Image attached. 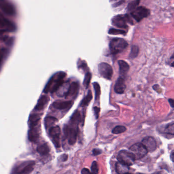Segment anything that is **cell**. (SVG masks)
Listing matches in <instances>:
<instances>
[{
  "mask_svg": "<svg viewBox=\"0 0 174 174\" xmlns=\"http://www.w3.org/2000/svg\"><path fill=\"white\" fill-rule=\"evenodd\" d=\"M118 161L128 166H131L134 163V156L130 151L123 150L119 152L117 156Z\"/></svg>",
  "mask_w": 174,
  "mask_h": 174,
  "instance_id": "obj_4",
  "label": "cell"
},
{
  "mask_svg": "<svg viewBox=\"0 0 174 174\" xmlns=\"http://www.w3.org/2000/svg\"><path fill=\"white\" fill-rule=\"evenodd\" d=\"M73 102L71 101H55L53 103V106L58 110L69 109L73 106Z\"/></svg>",
  "mask_w": 174,
  "mask_h": 174,
  "instance_id": "obj_15",
  "label": "cell"
},
{
  "mask_svg": "<svg viewBox=\"0 0 174 174\" xmlns=\"http://www.w3.org/2000/svg\"><path fill=\"white\" fill-rule=\"evenodd\" d=\"M108 34L110 35H125L126 34V32L124 30L111 28L109 30Z\"/></svg>",
  "mask_w": 174,
  "mask_h": 174,
  "instance_id": "obj_34",
  "label": "cell"
},
{
  "mask_svg": "<svg viewBox=\"0 0 174 174\" xmlns=\"http://www.w3.org/2000/svg\"><path fill=\"white\" fill-rule=\"evenodd\" d=\"M140 2V0H133L128 4L127 9L129 11H132L138 6Z\"/></svg>",
  "mask_w": 174,
  "mask_h": 174,
  "instance_id": "obj_33",
  "label": "cell"
},
{
  "mask_svg": "<svg viewBox=\"0 0 174 174\" xmlns=\"http://www.w3.org/2000/svg\"><path fill=\"white\" fill-rule=\"evenodd\" d=\"M28 131V139L32 142H36L40 136V125L29 127Z\"/></svg>",
  "mask_w": 174,
  "mask_h": 174,
  "instance_id": "obj_13",
  "label": "cell"
},
{
  "mask_svg": "<svg viewBox=\"0 0 174 174\" xmlns=\"http://www.w3.org/2000/svg\"><path fill=\"white\" fill-rule=\"evenodd\" d=\"M129 151L134 156L135 160L144 158L148 153L146 148L141 143H136L129 148Z\"/></svg>",
  "mask_w": 174,
  "mask_h": 174,
  "instance_id": "obj_5",
  "label": "cell"
},
{
  "mask_svg": "<svg viewBox=\"0 0 174 174\" xmlns=\"http://www.w3.org/2000/svg\"><path fill=\"white\" fill-rule=\"evenodd\" d=\"M91 73L89 72H87V73L85 74V77H84V81H83V85L85 87L86 89H87L89 86V83L91 82Z\"/></svg>",
  "mask_w": 174,
  "mask_h": 174,
  "instance_id": "obj_32",
  "label": "cell"
},
{
  "mask_svg": "<svg viewBox=\"0 0 174 174\" xmlns=\"http://www.w3.org/2000/svg\"><path fill=\"white\" fill-rule=\"evenodd\" d=\"M119 69H120V73L122 75H125L129 69V65L127 62L124 60H119Z\"/></svg>",
  "mask_w": 174,
  "mask_h": 174,
  "instance_id": "obj_20",
  "label": "cell"
},
{
  "mask_svg": "<svg viewBox=\"0 0 174 174\" xmlns=\"http://www.w3.org/2000/svg\"><path fill=\"white\" fill-rule=\"evenodd\" d=\"M40 117L38 114H32L30 115L29 119V127L34 126L40 125Z\"/></svg>",
  "mask_w": 174,
  "mask_h": 174,
  "instance_id": "obj_21",
  "label": "cell"
},
{
  "mask_svg": "<svg viewBox=\"0 0 174 174\" xmlns=\"http://www.w3.org/2000/svg\"><path fill=\"white\" fill-rule=\"evenodd\" d=\"M50 98L47 95H42L38 101L35 107V110L41 111L44 110L49 101Z\"/></svg>",
  "mask_w": 174,
  "mask_h": 174,
  "instance_id": "obj_18",
  "label": "cell"
},
{
  "mask_svg": "<svg viewBox=\"0 0 174 174\" xmlns=\"http://www.w3.org/2000/svg\"><path fill=\"white\" fill-rule=\"evenodd\" d=\"M91 172L93 174H98L99 173V167L97 161H94L92 163L91 166Z\"/></svg>",
  "mask_w": 174,
  "mask_h": 174,
  "instance_id": "obj_35",
  "label": "cell"
},
{
  "mask_svg": "<svg viewBox=\"0 0 174 174\" xmlns=\"http://www.w3.org/2000/svg\"><path fill=\"white\" fill-rule=\"evenodd\" d=\"M81 173L82 174H89L91 173V172L88 168H84L81 170Z\"/></svg>",
  "mask_w": 174,
  "mask_h": 174,
  "instance_id": "obj_41",
  "label": "cell"
},
{
  "mask_svg": "<svg viewBox=\"0 0 174 174\" xmlns=\"http://www.w3.org/2000/svg\"><path fill=\"white\" fill-rule=\"evenodd\" d=\"M124 2H125V0H120L119 2H117L115 4H113V7H117V6H120L121 5L123 4Z\"/></svg>",
  "mask_w": 174,
  "mask_h": 174,
  "instance_id": "obj_39",
  "label": "cell"
},
{
  "mask_svg": "<svg viewBox=\"0 0 174 174\" xmlns=\"http://www.w3.org/2000/svg\"><path fill=\"white\" fill-rule=\"evenodd\" d=\"M126 88L124 79L122 77H119L115 85V91L118 94H123Z\"/></svg>",
  "mask_w": 174,
  "mask_h": 174,
  "instance_id": "obj_16",
  "label": "cell"
},
{
  "mask_svg": "<svg viewBox=\"0 0 174 174\" xmlns=\"http://www.w3.org/2000/svg\"><path fill=\"white\" fill-rule=\"evenodd\" d=\"M163 132L166 133V134H170L174 135V123L172 122V123H171V124H168V125H166V128H164Z\"/></svg>",
  "mask_w": 174,
  "mask_h": 174,
  "instance_id": "obj_31",
  "label": "cell"
},
{
  "mask_svg": "<svg viewBox=\"0 0 174 174\" xmlns=\"http://www.w3.org/2000/svg\"><path fill=\"white\" fill-rule=\"evenodd\" d=\"M0 9L8 16H13L16 14V8L8 0H0Z\"/></svg>",
  "mask_w": 174,
  "mask_h": 174,
  "instance_id": "obj_10",
  "label": "cell"
},
{
  "mask_svg": "<svg viewBox=\"0 0 174 174\" xmlns=\"http://www.w3.org/2000/svg\"><path fill=\"white\" fill-rule=\"evenodd\" d=\"M126 131V128L123 126H117L113 129L112 132L115 134H119L124 133Z\"/></svg>",
  "mask_w": 174,
  "mask_h": 174,
  "instance_id": "obj_30",
  "label": "cell"
},
{
  "mask_svg": "<svg viewBox=\"0 0 174 174\" xmlns=\"http://www.w3.org/2000/svg\"><path fill=\"white\" fill-rule=\"evenodd\" d=\"M127 42L121 38H116L111 40L109 44V49L111 53L116 54L121 53L128 47Z\"/></svg>",
  "mask_w": 174,
  "mask_h": 174,
  "instance_id": "obj_3",
  "label": "cell"
},
{
  "mask_svg": "<svg viewBox=\"0 0 174 174\" xmlns=\"http://www.w3.org/2000/svg\"><path fill=\"white\" fill-rule=\"evenodd\" d=\"M98 70L100 75L107 80H111L113 75V69L109 64L102 62L98 65Z\"/></svg>",
  "mask_w": 174,
  "mask_h": 174,
  "instance_id": "obj_8",
  "label": "cell"
},
{
  "mask_svg": "<svg viewBox=\"0 0 174 174\" xmlns=\"http://www.w3.org/2000/svg\"><path fill=\"white\" fill-rule=\"evenodd\" d=\"M69 86V84L67 82L65 83H63L57 90L58 91V95L61 97L63 96L65 97V95L67 93Z\"/></svg>",
  "mask_w": 174,
  "mask_h": 174,
  "instance_id": "obj_25",
  "label": "cell"
},
{
  "mask_svg": "<svg viewBox=\"0 0 174 174\" xmlns=\"http://www.w3.org/2000/svg\"><path fill=\"white\" fill-rule=\"evenodd\" d=\"M150 14V11L144 7H138L132 10L131 13L132 18L137 22H139L144 18H147Z\"/></svg>",
  "mask_w": 174,
  "mask_h": 174,
  "instance_id": "obj_7",
  "label": "cell"
},
{
  "mask_svg": "<svg viewBox=\"0 0 174 174\" xmlns=\"http://www.w3.org/2000/svg\"><path fill=\"white\" fill-rule=\"evenodd\" d=\"M5 55V54L4 51L0 48V70L1 69L2 64L3 63Z\"/></svg>",
  "mask_w": 174,
  "mask_h": 174,
  "instance_id": "obj_36",
  "label": "cell"
},
{
  "mask_svg": "<svg viewBox=\"0 0 174 174\" xmlns=\"http://www.w3.org/2000/svg\"><path fill=\"white\" fill-rule=\"evenodd\" d=\"M58 120L56 117L52 116L47 117L45 119V125L46 129L50 128L57 122Z\"/></svg>",
  "mask_w": 174,
  "mask_h": 174,
  "instance_id": "obj_24",
  "label": "cell"
},
{
  "mask_svg": "<svg viewBox=\"0 0 174 174\" xmlns=\"http://www.w3.org/2000/svg\"><path fill=\"white\" fill-rule=\"evenodd\" d=\"M50 151L49 145L47 143L41 144L37 148V152L40 154L45 156L48 154Z\"/></svg>",
  "mask_w": 174,
  "mask_h": 174,
  "instance_id": "obj_23",
  "label": "cell"
},
{
  "mask_svg": "<svg viewBox=\"0 0 174 174\" xmlns=\"http://www.w3.org/2000/svg\"><path fill=\"white\" fill-rule=\"evenodd\" d=\"M79 84L77 82H73L69 84V88L67 93L65 95V98L76 97L79 91Z\"/></svg>",
  "mask_w": 174,
  "mask_h": 174,
  "instance_id": "obj_17",
  "label": "cell"
},
{
  "mask_svg": "<svg viewBox=\"0 0 174 174\" xmlns=\"http://www.w3.org/2000/svg\"><path fill=\"white\" fill-rule=\"evenodd\" d=\"M0 16H2V14H1V13H0Z\"/></svg>",
  "mask_w": 174,
  "mask_h": 174,
  "instance_id": "obj_45",
  "label": "cell"
},
{
  "mask_svg": "<svg viewBox=\"0 0 174 174\" xmlns=\"http://www.w3.org/2000/svg\"><path fill=\"white\" fill-rule=\"evenodd\" d=\"M35 166V162L34 161H25L18 165L14 169V173L16 174H30L33 172Z\"/></svg>",
  "mask_w": 174,
  "mask_h": 174,
  "instance_id": "obj_6",
  "label": "cell"
},
{
  "mask_svg": "<svg viewBox=\"0 0 174 174\" xmlns=\"http://www.w3.org/2000/svg\"><path fill=\"white\" fill-rule=\"evenodd\" d=\"M93 99V95L91 93V91H89L88 92L87 95L81 101L80 106L82 107H84L87 106L88 104L90 103L91 100Z\"/></svg>",
  "mask_w": 174,
  "mask_h": 174,
  "instance_id": "obj_26",
  "label": "cell"
},
{
  "mask_svg": "<svg viewBox=\"0 0 174 174\" xmlns=\"http://www.w3.org/2000/svg\"><path fill=\"white\" fill-rule=\"evenodd\" d=\"M115 170L117 173L120 174H126L128 173L129 170V166L123 164L121 162H117L115 164Z\"/></svg>",
  "mask_w": 174,
  "mask_h": 174,
  "instance_id": "obj_19",
  "label": "cell"
},
{
  "mask_svg": "<svg viewBox=\"0 0 174 174\" xmlns=\"http://www.w3.org/2000/svg\"><path fill=\"white\" fill-rule=\"evenodd\" d=\"M139 53V47L137 46H133L131 49L130 53L129 54V58L130 59H134L137 57Z\"/></svg>",
  "mask_w": 174,
  "mask_h": 174,
  "instance_id": "obj_28",
  "label": "cell"
},
{
  "mask_svg": "<svg viewBox=\"0 0 174 174\" xmlns=\"http://www.w3.org/2000/svg\"><path fill=\"white\" fill-rule=\"evenodd\" d=\"M110 1H114V0H110Z\"/></svg>",
  "mask_w": 174,
  "mask_h": 174,
  "instance_id": "obj_46",
  "label": "cell"
},
{
  "mask_svg": "<svg viewBox=\"0 0 174 174\" xmlns=\"http://www.w3.org/2000/svg\"><path fill=\"white\" fill-rule=\"evenodd\" d=\"M93 85L95 91V101H97L100 98V95L101 94V88L99 83L97 82H94Z\"/></svg>",
  "mask_w": 174,
  "mask_h": 174,
  "instance_id": "obj_29",
  "label": "cell"
},
{
  "mask_svg": "<svg viewBox=\"0 0 174 174\" xmlns=\"http://www.w3.org/2000/svg\"><path fill=\"white\" fill-rule=\"evenodd\" d=\"M0 29H4L8 32L14 31L16 29V25L5 18L0 16Z\"/></svg>",
  "mask_w": 174,
  "mask_h": 174,
  "instance_id": "obj_14",
  "label": "cell"
},
{
  "mask_svg": "<svg viewBox=\"0 0 174 174\" xmlns=\"http://www.w3.org/2000/svg\"><path fill=\"white\" fill-rule=\"evenodd\" d=\"M61 133L60 128L59 126H53L50 128L49 134L56 148H59L60 144V135Z\"/></svg>",
  "mask_w": 174,
  "mask_h": 174,
  "instance_id": "obj_9",
  "label": "cell"
},
{
  "mask_svg": "<svg viewBox=\"0 0 174 174\" xmlns=\"http://www.w3.org/2000/svg\"><path fill=\"white\" fill-rule=\"evenodd\" d=\"M8 31L4 29H0V42H6L9 41V36L7 35Z\"/></svg>",
  "mask_w": 174,
  "mask_h": 174,
  "instance_id": "obj_27",
  "label": "cell"
},
{
  "mask_svg": "<svg viewBox=\"0 0 174 174\" xmlns=\"http://www.w3.org/2000/svg\"><path fill=\"white\" fill-rule=\"evenodd\" d=\"M168 102L170 103V106L172 108H174V100H173V99H169L168 100Z\"/></svg>",
  "mask_w": 174,
  "mask_h": 174,
  "instance_id": "obj_43",
  "label": "cell"
},
{
  "mask_svg": "<svg viewBox=\"0 0 174 174\" xmlns=\"http://www.w3.org/2000/svg\"><path fill=\"white\" fill-rule=\"evenodd\" d=\"M129 20V17L127 16H122V15H117L115 16L112 18V24L113 26L117 27V28H127V21Z\"/></svg>",
  "mask_w": 174,
  "mask_h": 174,
  "instance_id": "obj_11",
  "label": "cell"
},
{
  "mask_svg": "<svg viewBox=\"0 0 174 174\" xmlns=\"http://www.w3.org/2000/svg\"><path fill=\"white\" fill-rule=\"evenodd\" d=\"M81 117L80 112L78 110H76L74 112L73 115H71L69 123L78 125L79 123L81 122Z\"/></svg>",
  "mask_w": 174,
  "mask_h": 174,
  "instance_id": "obj_22",
  "label": "cell"
},
{
  "mask_svg": "<svg viewBox=\"0 0 174 174\" xmlns=\"http://www.w3.org/2000/svg\"><path fill=\"white\" fill-rule=\"evenodd\" d=\"M142 144L146 148L148 152H154L157 148L156 141L152 137H146L141 141Z\"/></svg>",
  "mask_w": 174,
  "mask_h": 174,
  "instance_id": "obj_12",
  "label": "cell"
},
{
  "mask_svg": "<svg viewBox=\"0 0 174 174\" xmlns=\"http://www.w3.org/2000/svg\"><path fill=\"white\" fill-rule=\"evenodd\" d=\"M60 159H61L62 161H66L67 160L68 155L66 154H63L60 157Z\"/></svg>",
  "mask_w": 174,
  "mask_h": 174,
  "instance_id": "obj_40",
  "label": "cell"
},
{
  "mask_svg": "<svg viewBox=\"0 0 174 174\" xmlns=\"http://www.w3.org/2000/svg\"><path fill=\"white\" fill-rule=\"evenodd\" d=\"M93 111H94V113H95V117L96 119H98L99 116V113L100 111V108L99 107H93Z\"/></svg>",
  "mask_w": 174,
  "mask_h": 174,
  "instance_id": "obj_37",
  "label": "cell"
},
{
  "mask_svg": "<svg viewBox=\"0 0 174 174\" xmlns=\"http://www.w3.org/2000/svg\"><path fill=\"white\" fill-rule=\"evenodd\" d=\"M85 67H87V65H86V64L85 62H81L79 65V67H80V69H84Z\"/></svg>",
  "mask_w": 174,
  "mask_h": 174,
  "instance_id": "obj_42",
  "label": "cell"
},
{
  "mask_svg": "<svg viewBox=\"0 0 174 174\" xmlns=\"http://www.w3.org/2000/svg\"><path fill=\"white\" fill-rule=\"evenodd\" d=\"M78 125L69 123V125H65L63 127L64 137L68 139L69 144L71 145L75 144L77 141Z\"/></svg>",
  "mask_w": 174,
  "mask_h": 174,
  "instance_id": "obj_2",
  "label": "cell"
},
{
  "mask_svg": "<svg viewBox=\"0 0 174 174\" xmlns=\"http://www.w3.org/2000/svg\"><path fill=\"white\" fill-rule=\"evenodd\" d=\"M66 74L63 71H59L52 77L44 88L45 93H54L57 91L60 86L64 83V79Z\"/></svg>",
  "mask_w": 174,
  "mask_h": 174,
  "instance_id": "obj_1",
  "label": "cell"
},
{
  "mask_svg": "<svg viewBox=\"0 0 174 174\" xmlns=\"http://www.w3.org/2000/svg\"><path fill=\"white\" fill-rule=\"evenodd\" d=\"M102 152V150L99 149H95L93 151V155L94 156H97V155L101 154Z\"/></svg>",
  "mask_w": 174,
  "mask_h": 174,
  "instance_id": "obj_38",
  "label": "cell"
},
{
  "mask_svg": "<svg viewBox=\"0 0 174 174\" xmlns=\"http://www.w3.org/2000/svg\"><path fill=\"white\" fill-rule=\"evenodd\" d=\"M170 157L172 161L173 162H174V151L173 150L172 151V152H171V154H170Z\"/></svg>",
  "mask_w": 174,
  "mask_h": 174,
  "instance_id": "obj_44",
  "label": "cell"
}]
</instances>
